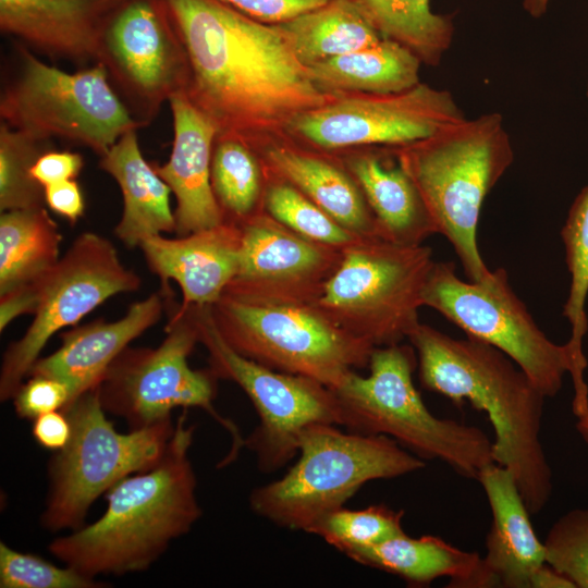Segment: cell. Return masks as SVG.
I'll use <instances>...</instances> for the list:
<instances>
[{"label": "cell", "mask_w": 588, "mask_h": 588, "mask_svg": "<svg viewBox=\"0 0 588 588\" xmlns=\"http://www.w3.org/2000/svg\"><path fill=\"white\" fill-rule=\"evenodd\" d=\"M577 417L575 428L580 436V438L588 445V405L573 411Z\"/></svg>", "instance_id": "44"}, {"label": "cell", "mask_w": 588, "mask_h": 588, "mask_svg": "<svg viewBox=\"0 0 588 588\" xmlns=\"http://www.w3.org/2000/svg\"><path fill=\"white\" fill-rule=\"evenodd\" d=\"M140 278L126 268L114 245L95 232L79 234L41 285L33 321L3 353L0 400L13 399L48 341L75 326L108 298L137 291Z\"/></svg>", "instance_id": "14"}, {"label": "cell", "mask_w": 588, "mask_h": 588, "mask_svg": "<svg viewBox=\"0 0 588 588\" xmlns=\"http://www.w3.org/2000/svg\"><path fill=\"white\" fill-rule=\"evenodd\" d=\"M345 555L362 565L399 576L415 587L429 586L441 577H448V587L452 588L493 587L482 556L437 536L412 538L404 532Z\"/></svg>", "instance_id": "27"}, {"label": "cell", "mask_w": 588, "mask_h": 588, "mask_svg": "<svg viewBox=\"0 0 588 588\" xmlns=\"http://www.w3.org/2000/svg\"><path fill=\"white\" fill-rule=\"evenodd\" d=\"M166 309V298L159 291L134 302L124 316L114 321L96 319L71 328L61 333L60 347L39 357L28 376H45L64 382L74 401L93 390L112 362L131 342L155 326Z\"/></svg>", "instance_id": "20"}, {"label": "cell", "mask_w": 588, "mask_h": 588, "mask_svg": "<svg viewBox=\"0 0 588 588\" xmlns=\"http://www.w3.org/2000/svg\"><path fill=\"white\" fill-rule=\"evenodd\" d=\"M47 140L35 138L2 122L0 126V210L45 207V187L32 175Z\"/></svg>", "instance_id": "34"}, {"label": "cell", "mask_w": 588, "mask_h": 588, "mask_svg": "<svg viewBox=\"0 0 588 588\" xmlns=\"http://www.w3.org/2000/svg\"><path fill=\"white\" fill-rule=\"evenodd\" d=\"M543 544L546 563L575 588H588V509L562 515L549 529Z\"/></svg>", "instance_id": "37"}, {"label": "cell", "mask_w": 588, "mask_h": 588, "mask_svg": "<svg viewBox=\"0 0 588 588\" xmlns=\"http://www.w3.org/2000/svg\"><path fill=\"white\" fill-rule=\"evenodd\" d=\"M84 167V159L77 152L51 151L42 154L32 168V175L44 187L75 180Z\"/></svg>", "instance_id": "40"}, {"label": "cell", "mask_w": 588, "mask_h": 588, "mask_svg": "<svg viewBox=\"0 0 588 588\" xmlns=\"http://www.w3.org/2000/svg\"><path fill=\"white\" fill-rule=\"evenodd\" d=\"M45 201L53 212L65 218L71 224H75L84 216V197L75 180L46 186Z\"/></svg>", "instance_id": "41"}, {"label": "cell", "mask_w": 588, "mask_h": 588, "mask_svg": "<svg viewBox=\"0 0 588 588\" xmlns=\"http://www.w3.org/2000/svg\"><path fill=\"white\" fill-rule=\"evenodd\" d=\"M434 264L432 249L383 238L344 248L314 305L373 347L401 343L419 322L422 291Z\"/></svg>", "instance_id": "9"}, {"label": "cell", "mask_w": 588, "mask_h": 588, "mask_svg": "<svg viewBox=\"0 0 588 588\" xmlns=\"http://www.w3.org/2000/svg\"><path fill=\"white\" fill-rule=\"evenodd\" d=\"M403 515V511H394L382 504L370 505L364 510L342 506L323 516L308 534L322 538L346 554L404 534Z\"/></svg>", "instance_id": "35"}, {"label": "cell", "mask_w": 588, "mask_h": 588, "mask_svg": "<svg viewBox=\"0 0 588 588\" xmlns=\"http://www.w3.org/2000/svg\"><path fill=\"white\" fill-rule=\"evenodd\" d=\"M166 302L170 317L163 341L157 347L128 345L94 390L106 413L123 418L130 430L171 419L177 407L206 411L231 434V450L221 462L224 466L236 458L245 439L236 425L213 407L219 378L210 368L194 370L188 365L191 353L200 343L199 306L183 307L172 298Z\"/></svg>", "instance_id": "7"}, {"label": "cell", "mask_w": 588, "mask_h": 588, "mask_svg": "<svg viewBox=\"0 0 588 588\" xmlns=\"http://www.w3.org/2000/svg\"><path fill=\"white\" fill-rule=\"evenodd\" d=\"M174 139L169 160L155 164L175 197V233L184 236L223 222L211 187V157L218 135L215 123L185 93L169 100Z\"/></svg>", "instance_id": "19"}, {"label": "cell", "mask_w": 588, "mask_h": 588, "mask_svg": "<svg viewBox=\"0 0 588 588\" xmlns=\"http://www.w3.org/2000/svg\"><path fill=\"white\" fill-rule=\"evenodd\" d=\"M383 38L413 51L422 63L436 66L450 48L451 15L433 13L429 0H352Z\"/></svg>", "instance_id": "30"}, {"label": "cell", "mask_w": 588, "mask_h": 588, "mask_svg": "<svg viewBox=\"0 0 588 588\" xmlns=\"http://www.w3.org/2000/svg\"><path fill=\"white\" fill-rule=\"evenodd\" d=\"M240 225L222 222L184 236L145 238L139 248L161 282L164 297L172 295L170 281L179 284L181 306H210L218 302L235 275L241 254Z\"/></svg>", "instance_id": "18"}, {"label": "cell", "mask_w": 588, "mask_h": 588, "mask_svg": "<svg viewBox=\"0 0 588 588\" xmlns=\"http://www.w3.org/2000/svg\"><path fill=\"white\" fill-rule=\"evenodd\" d=\"M413 345L375 347L368 376L353 370L332 389L341 426L351 432L387 436L424 461L439 460L457 474L477 479L494 463L492 441L483 430L434 416L415 388Z\"/></svg>", "instance_id": "5"}, {"label": "cell", "mask_w": 588, "mask_h": 588, "mask_svg": "<svg viewBox=\"0 0 588 588\" xmlns=\"http://www.w3.org/2000/svg\"><path fill=\"white\" fill-rule=\"evenodd\" d=\"M209 309L218 332L240 355L329 388L368 367L375 348L314 304L255 303L222 295Z\"/></svg>", "instance_id": "10"}, {"label": "cell", "mask_w": 588, "mask_h": 588, "mask_svg": "<svg viewBox=\"0 0 588 588\" xmlns=\"http://www.w3.org/2000/svg\"><path fill=\"white\" fill-rule=\"evenodd\" d=\"M262 210L294 233L341 250L365 238L341 225L296 187L268 173Z\"/></svg>", "instance_id": "33"}, {"label": "cell", "mask_w": 588, "mask_h": 588, "mask_svg": "<svg viewBox=\"0 0 588 588\" xmlns=\"http://www.w3.org/2000/svg\"><path fill=\"white\" fill-rule=\"evenodd\" d=\"M200 343L218 378L235 382L252 401L259 424L244 440L262 473H272L298 454L302 432L315 424L341 426L335 393L323 383L270 369L232 350L218 332L209 306L198 307Z\"/></svg>", "instance_id": "13"}, {"label": "cell", "mask_w": 588, "mask_h": 588, "mask_svg": "<svg viewBox=\"0 0 588 588\" xmlns=\"http://www.w3.org/2000/svg\"><path fill=\"white\" fill-rule=\"evenodd\" d=\"M266 173L311 199L341 225L365 238H382L364 194L344 166L287 145L260 150Z\"/></svg>", "instance_id": "24"}, {"label": "cell", "mask_w": 588, "mask_h": 588, "mask_svg": "<svg viewBox=\"0 0 588 588\" xmlns=\"http://www.w3.org/2000/svg\"><path fill=\"white\" fill-rule=\"evenodd\" d=\"M422 62L399 42L382 38L376 45L307 68L314 84L329 96L395 94L419 82Z\"/></svg>", "instance_id": "28"}, {"label": "cell", "mask_w": 588, "mask_h": 588, "mask_svg": "<svg viewBox=\"0 0 588 588\" xmlns=\"http://www.w3.org/2000/svg\"><path fill=\"white\" fill-rule=\"evenodd\" d=\"M121 0H0V27L51 57L98 63L109 11Z\"/></svg>", "instance_id": "22"}, {"label": "cell", "mask_w": 588, "mask_h": 588, "mask_svg": "<svg viewBox=\"0 0 588 588\" xmlns=\"http://www.w3.org/2000/svg\"><path fill=\"white\" fill-rule=\"evenodd\" d=\"M565 248V261L571 274L568 297L563 315L567 318L572 334L566 343L574 362L571 372L574 384L573 403L588 402V387L584 379L587 359L583 340L588 330L586 299L588 296V184L574 199L561 231Z\"/></svg>", "instance_id": "31"}, {"label": "cell", "mask_w": 588, "mask_h": 588, "mask_svg": "<svg viewBox=\"0 0 588 588\" xmlns=\"http://www.w3.org/2000/svg\"><path fill=\"white\" fill-rule=\"evenodd\" d=\"M98 63L140 125L149 124L161 106L189 83L184 42L168 4L128 0L107 16Z\"/></svg>", "instance_id": "15"}, {"label": "cell", "mask_w": 588, "mask_h": 588, "mask_svg": "<svg viewBox=\"0 0 588 588\" xmlns=\"http://www.w3.org/2000/svg\"><path fill=\"white\" fill-rule=\"evenodd\" d=\"M189 62L185 94L218 137L254 149L260 135L332 99L311 81L275 24L219 0H166Z\"/></svg>", "instance_id": "1"}, {"label": "cell", "mask_w": 588, "mask_h": 588, "mask_svg": "<svg viewBox=\"0 0 588 588\" xmlns=\"http://www.w3.org/2000/svg\"><path fill=\"white\" fill-rule=\"evenodd\" d=\"M550 0H524L523 7L532 17H541L549 4Z\"/></svg>", "instance_id": "45"}, {"label": "cell", "mask_w": 588, "mask_h": 588, "mask_svg": "<svg viewBox=\"0 0 588 588\" xmlns=\"http://www.w3.org/2000/svg\"><path fill=\"white\" fill-rule=\"evenodd\" d=\"M476 480L486 493L492 515L482 561L493 587L530 588L531 576L546 563V549L536 536L514 475L492 463Z\"/></svg>", "instance_id": "23"}, {"label": "cell", "mask_w": 588, "mask_h": 588, "mask_svg": "<svg viewBox=\"0 0 588 588\" xmlns=\"http://www.w3.org/2000/svg\"><path fill=\"white\" fill-rule=\"evenodd\" d=\"M238 268L223 295L255 303L314 304L342 250L313 242L264 210L240 225Z\"/></svg>", "instance_id": "17"}, {"label": "cell", "mask_w": 588, "mask_h": 588, "mask_svg": "<svg viewBox=\"0 0 588 588\" xmlns=\"http://www.w3.org/2000/svg\"><path fill=\"white\" fill-rule=\"evenodd\" d=\"M391 149L419 191L437 233L453 246L466 277L487 281L492 271L477 242L480 210L514 160L502 115L465 118L428 138Z\"/></svg>", "instance_id": "4"}, {"label": "cell", "mask_w": 588, "mask_h": 588, "mask_svg": "<svg viewBox=\"0 0 588 588\" xmlns=\"http://www.w3.org/2000/svg\"><path fill=\"white\" fill-rule=\"evenodd\" d=\"M21 419L34 420L46 413L63 411L72 401L69 387L54 378L30 375L12 399Z\"/></svg>", "instance_id": "38"}, {"label": "cell", "mask_w": 588, "mask_h": 588, "mask_svg": "<svg viewBox=\"0 0 588 588\" xmlns=\"http://www.w3.org/2000/svg\"><path fill=\"white\" fill-rule=\"evenodd\" d=\"M275 25L306 68L383 38L352 0H330Z\"/></svg>", "instance_id": "29"}, {"label": "cell", "mask_w": 588, "mask_h": 588, "mask_svg": "<svg viewBox=\"0 0 588 588\" xmlns=\"http://www.w3.org/2000/svg\"><path fill=\"white\" fill-rule=\"evenodd\" d=\"M62 234L45 207L0 216V321L34 315L41 285L59 262Z\"/></svg>", "instance_id": "21"}, {"label": "cell", "mask_w": 588, "mask_h": 588, "mask_svg": "<svg viewBox=\"0 0 588 588\" xmlns=\"http://www.w3.org/2000/svg\"><path fill=\"white\" fill-rule=\"evenodd\" d=\"M19 68L0 97L2 122L35 138L66 139L103 156L142 127L110 83L105 66L66 72L19 47Z\"/></svg>", "instance_id": "11"}, {"label": "cell", "mask_w": 588, "mask_h": 588, "mask_svg": "<svg viewBox=\"0 0 588 588\" xmlns=\"http://www.w3.org/2000/svg\"><path fill=\"white\" fill-rule=\"evenodd\" d=\"M465 119L453 95L419 83L395 94L334 96L294 118L287 130L323 150L400 147Z\"/></svg>", "instance_id": "16"}, {"label": "cell", "mask_w": 588, "mask_h": 588, "mask_svg": "<svg viewBox=\"0 0 588 588\" xmlns=\"http://www.w3.org/2000/svg\"><path fill=\"white\" fill-rule=\"evenodd\" d=\"M210 180L223 222L241 225L262 211L265 167L260 157L244 142L216 138Z\"/></svg>", "instance_id": "32"}, {"label": "cell", "mask_w": 588, "mask_h": 588, "mask_svg": "<svg viewBox=\"0 0 588 588\" xmlns=\"http://www.w3.org/2000/svg\"><path fill=\"white\" fill-rule=\"evenodd\" d=\"M107 581L63 567L32 553L16 551L0 542L1 588H103Z\"/></svg>", "instance_id": "36"}, {"label": "cell", "mask_w": 588, "mask_h": 588, "mask_svg": "<svg viewBox=\"0 0 588 588\" xmlns=\"http://www.w3.org/2000/svg\"><path fill=\"white\" fill-rule=\"evenodd\" d=\"M391 152L351 156L344 167L360 187L381 237L399 245H421L437 230L414 181Z\"/></svg>", "instance_id": "26"}, {"label": "cell", "mask_w": 588, "mask_h": 588, "mask_svg": "<svg viewBox=\"0 0 588 588\" xmlns=\"http://www.w3.org/2000/svg\"><path fill=\"white\" fill-rule=\"evenodd\" d=\"M587 96H588V90H587Z\"/></svg>", "instance_id": "46"}, {"label": "cell", "mask_w": 588, "mask_h": 588, "mask_svg": "<svg viewBox=\"0 0 588 588\" xmlns=\"http://www.w3.org/2000/svg\"><path fill=\"white\" fill-rule=\"evenodd\" d=\"M433 308L468 338L507 355L546 397L556 395L574 362L566 344L552 342L537 326L500 268L485 282L464 281L451 261H434L422 291Z\"/></svg>", "instance_id": "12"}, {"label": "cell", "mask_w": 588, "mask_h": 588, "mask_svg": "<svg viewBox=\"0 0 588 588\" xmlns=\"http://www.w3.org/2000/svg\"><path fill=\"white\" fill-rule=\"evenodd\" d=\"M194 431L184 409L158 464L115 483L105 494L103 514L94 523L53 539L49 552L63 564L95 578L149 568L201 516L189 457Z\"/></svg>", "instance_id": "3"}, {"label": "cell", "mask_w": 588, "mask_h": 588, "mask_svg": "<svg viewBox=\"0 0 588 588\" xmlns=\"http://www.w3.org/2000/svg\"><path fill=\"white\" fill-rule=\"evenodd\" d=\"M266 24H280L330 0H219Z\"/></svg>", "instance_id": "39"}, {"label": "cell", "mask_w": 588, "mask_h": 588, "mask_svg": "<svg viewBox=\"0 0 588 588\" xmlns=\"http://www.w3.org/2000/svg\"><path fill=\"white\" fill-rule=\"evenodd\" d=\"M407 339L426 390L486 413L494 432V463L514 475L528 511L539 514L553 489L540 439L542 392L507 355L481 341L455 339L420 322Z\"/></svg>", "instance_id": "2"}, {"label": "cell", "mask_w": 588, "mask_h": 588, "mask_svg": "<svg viewBox=\"0 0 588 588\" xmlns=\"http://www.w3.org/2000/svg\"><path fill=\"white\" fill-rule=\"evenodd\" d=\"M32 433L40 446L58 452L69 443L72 426L63 411H56L35 418Z\"/></svg>", "instance_id": "42"}, {"label": "cell", "mask_w": 588, "mask_h": 588, "mask_svg": "<svg viewBox=\"0 0 588 588\" xmlns=\"http://www.w3.org/2000/svg\"><path fill=\"white\" fill-rule=\"evenodd\" d=\"M530 588H575V586L567 577L544 563L531 576Z\"/></svg>", "instance_id": "43"}, {"label": "cell", "mask_w": 588, "mask_h": 588, "mask_svg": "<svg viewBox=\"0 0 588 588\" xmlns=\"http://www.w3.org/2000/svg\"><path fill=\"white\" fill-rule=\"evenodd\" d=\"M298 460L280 479L255 488L252 511L292 530L309 532L366 483L393 479L425 468V461L387 436L344 432L338 425L307 427Z\"/></svg>", "instance_id": "6"}, {"label": "cell", "mask_w": 588, "mask_h": 588, "mask_svg": "<svg viewBox=\"0 0 588 588\" xmlns=\"http://www.w3.org/2000/svg\"><path fill=\"white\" fill-rule=\"evenodd\" d=\"M63 412L72 434L48 463V493L40 515L41 526L51 532L81 528L101 494L123 478L157 465L175 426L167 419L119 432L94 389L77 396Z\"/></svg>", "instance_id": "8"}, {"label": "cell", "mask_w": 588, "mask_h": 588, "mask_svg": "<svg viewBox=\"0 0 588 588\" xmlns=\"http://www.w3.org/2000/svg\"><path fill=\"white\" fill-rule=\"evenodd\" d=\"M99 167L121 188L123 212L114 235L128 248L139 247L150 236L175 232L169 185L143 157L137 130L123 134L100 157Z\"/></svg>", "instance_id": "25"}]
</instances>
